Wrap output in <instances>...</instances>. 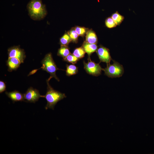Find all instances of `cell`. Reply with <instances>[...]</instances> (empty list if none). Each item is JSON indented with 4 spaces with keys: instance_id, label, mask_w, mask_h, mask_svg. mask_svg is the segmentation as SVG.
<instances>
[{
    "instance_id": "3957f363",
    "label": "cell",
    "mask_w": 154,
    "mask_h": 154,
    "mask_svg": "<svg viewBox=\"0 0 154 154\" xmlns=\"http://www.w3.org/2000/svg\"><path fill=\"white\" fill-rule=\"evenodd\" d=\"M42 66L41 68L50 74V76L48 79L50 80L52 78H54L58 81H59V79L56 75L57 70H60L58 68L54 61L52 54L48 53L45 56L41 61Z\"/></svg>"
},
{
    "instance_id": "7402d4cb",
    "label": "cell",
    "mask_w": 154,
    "mask_h": 154,
    "mask_svg": "<svg viewBox=\"0 0 154 154\" xmlns=\"http://www.w3.org/2000/svg\"><path fill=\"white\" fill-rule=\"evenodd\" d=\"M6 86L3 81H0V93H1L6 90Z\"/></svg>"
},
{
    "instance_id": "4fadbf2b",
    "label": "cell",
    "mask_w": 154,
    "mask_h": 154,
    "mask_svg": "<svg viewBox=\"0 0 154 154\" xmlns=\"http://www.w3.org/2000/svg\"><path fill=\"white\" fill-rule=\"evenodd\" d=\"M70 54L69 48L68 46L61 45L60 48L58 50L57 55L64 59Z\"/></svg>"
},
{
    "instance_id": "7a4b0ae2",
    "label": "cell",
    "mask_w": 154,
    "mask_h": 154,
    "mask_svg": "<svg viewBox=\"0 0 154 154\" xmlns=\"http://www.w3.org/2000/svg\"><path fill=\"white\" fill-rule=\"evenodd\" d=\"M29 14L34 19H40L46 15V11L41 0H31L27 5Z\"/></svg>"
},
{
    "instance_id": "2e32d148",
    "label": "cell",
    "mask_w": 154,
    "mask_h": 154,
    "mask_svg": "<svg viewBox=\"0 0 154 154\" xmlns=\"http://www.w3.org/2000/svg\"><path fill=\"white\" fill-rule=\"evenodd\" d=\"M85 52L83 47H80L75 49L72 54L77 58L80 59L84 57Z\"/></svg>"
},
{
    "instance_id": "9a60e30c",
    "label": "cell",
    "mask_w": 154,
    "mask_h": 154,
    "mask_svg": "<svg viewBox=\"0 0 154 154\" xmlns=\"http://www.w3.org/2000/svg\"><path fill=\"white\" fill-rule=\"evenodd\" d=\"M111 17L117 25H119L124 19V17L120 14L117 11L113 13Z\"/></svg>"
},
{
    "instance_id": "6da1fadb",
    "label": "cell",
    "mask_w": 154,
    "mask_h": 154,
    "mask_svg": "<svg viewBox=\"0 0 154 154\" xmlns=\"http://www.w3.org/2000/svg\"><path fill=\"white\" fill-rule=\"evenodd\" d=\"M48 79L46 80L47 83V90L46 94L43 96L47 101V104L45 109H51L54 110L55 106L57 103L66 98V96L64 93H62L54 89L50 85Z\"/></svg>"
},
{
    "instance_id": "e0dca14e",
    "label": "cell",
    "mask_w": 154,
    "mask_h": 154,
    "mask_svg": "<svg viewBox=\"0 0 154 154\" xmlns=\"http://www.w3.org/2000/svg\"><path fill=\"white\" fill-rule=\"evenodd\" d=\"M71 41V38L68 34L65 33L60 38V43L61 45L68 46Z\"/></svg>"
},
{
    "instance_id": "52a82bcc",
    "label": "cell",
    "mask_w": 154,
    "mask_h": 154,
    "mask_svg": "<svg viewBox=\"0 0 154 154\" xmlns=\"http://www.w3.org/2000/svg\"><path fill=\"white\" fill-rule=\"evenodd\" d=\"M8 58L15 57L18 59L21 63L24 62L26 55L24 50L18 46H14L8 49Z\"/></svg>"
},
{
    "instance_id": "5b68a950",
    "label": "cell",
    "mask_w": 154,
    "mask_h": 154,
    "mask_svg": "<svg viewBox=\"0 0 154 154\" xmlns=\"http://www.w3.org/2000/svg\"><path fill=\"white\" fill-rule=\"evenodd\" d=\"M88 60V62L83 61L84 68L88 74L94 76H98L101 74L103 70L99 64L96 63L92 61L91 59Z\"/></svg>"
},
{
    "instance_id": "9c48e42d",
    "label": "cell",
    "mask_w": 154,
    "mask_h": 154,
    "mask_svg": "<svg viewBox=\"0 0 154 154\" xmlns=\"http://www.w3.org/2000/svg\"><path fill=\"white\" fill-rule=\"evenodd\" d=\"M6 62L9 72L16 70L21 63L18 59L15 57L8 58Z\"/></svg>"
},
{
    "instance_id": "8992f818",
    "label": "cell",
    "mask_w": 154,
    "mask_h": 154,
    "mask_svg": "<svg viewBox=\"0 0 154 154\" xmlns=\"http://www.w3.org/2000/svg\"><path fill=\"white\" fill-rule=\"evenodd\" d=\"M24 95L25 100L31 103H35L38 100L40 97H43V96L40 95L38 90L32 87L28 89Z\"/></svg>"
},
{
    "instance_id": "5bb4252c",
    "label": "cell",
    "mask_w": 154,
    "mask_h": 154,
    "mask_svg": "<svg viewBox=\"0 0 154 154\" xmlns=\"http://www.w3.org/2000/svg\"><path fill=\"white\" fill-rule=\"evenodd\" d=\"M66 75L68 76L75 75L77 73L78 67L73 64L66 65Z\"/></svg>"
},
{
    "instance_id": "44dd1931",
    "label": "cell",
    "mask_w": 154,
    "mask_h": 154,
    "mask_svg": "<svg viewBox=\"0 0 154 154\" xmlns=\"http://www.w3.org/2000/svg\"><path fill=\"white\" fill-rule=\"evenodd\" d=\"M105 23L106 27L110 29L115 27L117 25L111 17H108L106 19Z\"/></svg>"
},
{
    "instance_id": "ffe728a7",
    "label": "cell",
    "mask_w": 154,
    "mask_h": 154,
    "mask_svg": "<svg viewBox=\"0 0 154 154\" xmlns=\"http://www.w3.org/2000/svg\"><path fill=\"white\" fill-rule=\"evenodd\" d=\"M74 28L79 36L81 37L84 36L88 31V28L80 26H76Z\"/></svg>"
},
{
    "instance_id": "d6986e66",
    "label": "cell",
    "mask_w": 154,
    "mask_h": 154,
    "mask_svg": "<svg viewBox=\"0 0 154 154\" xmlns=\"http://www.w3.org/2000/svg\"><path fill=\"white\" fill-rule=\"evenodd\" d=\"M63 59L64 61L74 64H76L79 60L78 58L76 57L73 54H70Z\"/></svg>"
},
{
    "instance_id": "277c9868",
    "label": "cell",
    "mask_w": 154,
    "mask_h": 154,
    "mask_svg": "<svg viewBox=\"0 0 154 154\" xmlns=\"http://www.w3.org/2000/svg\"><path fill=\"white\" fill-rule=\"evenodd\" d=\"M113 63L111 64H107V67L103 68L105 74L108 77L114 78L121 76L124 72V70L122 65L118 62L113 60Z\"/></svg>"
},
{
    "instance_id": "ac0fdd59",
    "label": "cell",
    "mask_w": 154,
    "mask_h": 154,
    "mask_svg": "<svg viewBox=\"0 0 154 154\" xmlns=\"http://www.w3.org/2000/svg\"><path fill=\"white\" fill-rule=\"evenodd\" d=\"M68 33L70 36L72 42L74 43L77 42L79 35L75 30L74 28L72 29L68 32Z\"/></svg>"
},
{
    "instance_id": "8fae6325",
    "label": "cell",
    "mask_w": 154,
    "mask_h": 154,
    "mask_svg": "<svg viewBox=\"0 0 154 154\" xmlns=\"http://www.w3.org/2000/svg\"><path fill=\"white\" fill-rule=\"evenodd\" d=\"M82 47L88 55V60L90 59V56L91 54L96 51L98 48V46L96 44H90L85 41L83 44Z\"/></svg>"
},
{
    "instance_id": "ba28073f",
    "label": "cell",
    "mask_w": 154,
    "mask_h": 154,
    "mask_svg": "<svg viewBox=\"0 0 154 154\" xmlns=\"http://www.w3.org/2000/svg\"><path fill=\"white\" fill-rule=\"evenodd\" d=\"M96 52L100 62L110 63L111 60H112L109 50L107 48L100 45Z\"/></svg>"
},
{
    "instance_id": "30bf717a",
    "label": "cell",
    "mask_w": 154,
    "mask_h": 154,
    "mask_svg": "<svg viewBox=\"0 0 154 154\" xmlns=\"http://www.w3.org/2000/svg\"><path fill=\"white\" fill-rule=\"evenodd\" d=\"M5 93L13 102H16L24 101V94L17 90L8 92H5Z\"/></svg>"
},
{
    "instance_id": "7c38bea8",
    "label": "cell",
    "mask_w": 154,
    "mask_h": 154,
    "mask_svg": "<svg viewBox=\"0 0 154 154\" xmlns=\"http://www.w3.org/2000/svg\"><path fill=\"white\" fill-rule=\"evenodd\" d=\"M98 41V38L95 32L92 30H89L86 34L85 42L90 44H97Z\"/></svg>"
}]
</instances>
